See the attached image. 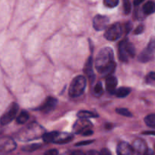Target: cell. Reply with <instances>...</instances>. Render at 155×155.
<instances>
[{
    "label": "cell",
    "instance_id": "7",
    "mask_svg": "<svg viewBox=\"0 0 155 155\" xmlns=\"http://www.w3.org/2000/svg\"><path fill=\"white\" fill-rule=\"evenodd\" d=\"M133 148L134 155H145L148 149L145 141L140 138L135 140L133 144Z\"/></svg>",
    "mask_w": 155,
    "mask_h": 155
},
{
    "label": "cell",
    "instance_id": "17",
    "mask_svg": "<svg viewBox=\"0 0 155 155\" xmlns=\"http://www.w3.org/2000/svg\"><path fill=\"white\" fill-rule=\"evenodd\" d=\"M130 92H131V89L130 88L122 87V88H120L117 90H116L114 94L118 97H126L130 94Z\"/></svg>",
    "mask_w": 155,
    "mask_h": 155
},
{
    "label": "cell",
    "instance_id": "35",
    "mask_svg": "<svg viewBox=\"0 0 155 155\" xmlns=\"http://www.w3.org/2000/svg\"><path fill=\"white\" fill-rule=\"evenodd\" d=\"M145 155H154V151L150 150V149H148V150H147V152L145 153Z\"/></svg>",
    "mask_w": 155,
    "mask_h": 155
},
{
    "label": "cell",
    "instance_id": "29",
    "mask_svg": "<svg viewBox=\"0 0 155 155\" xmlns=\"http://www.w3.org/2000/svg\"><path fill=\"white\" fill-rule=\"evenodd\" d=\"M93 142V141H80V142L77 143L76 144V146H82V145H87V144H91V143Z\"/></svg>",
    "mask_w": 155,
    "mask_h": 155
},
{
    "label": "cell",
    "instance_id": "23",
    "mask_svg": "<svg viewBox=\"0 0 155 155\" xmlns=\"http://www.w3.org/2000/svg\"><path fill=\"white\" fill-rule=\"evenodd\" d=\"M145 50L147 51H148L149 53H152V54L154 55L155 53V37H152L151 40H150L149 43H148V46L145 48Z\"/></svg>",
    "mask_w": 155,
    "mask_h": 155
},
{
    "label": "cell",
    "instance_id": "31",
    "mask_svg": "<svg viewBox=\"0 0 155 155\" xmlns=\"http://www.w3.org/2000/svg\"><path fill=\"white\" fill-rule=\"evenodd\" d=\"M92 134H93V132L92 130H90V129H88V130H86L85 132H83L82 133V135H84V136H89V135H92Z\"/></svg>",
    "mask_w": 155,
    "mask_h": 155
},
{
    "label": "cell",
    "instance_id": "5",
    "mask_svg": "<svg viewBox=\"0 0 155 155\" xmlns=\"http://www.w3.org/2000/svg\"><path fill=\"white\" fill-rule=\"evenodd\" d=\"M18 109H19L18 104H17L16 103H12L0 118V124L2 126H5V125L10 123L16 117Z\"/></svg>",
    "mask_w": 155,
    "mask_h": 155
},
{
    "label": "cell",
    "instance_id": "2",
    "mask_svg": "<svg viewBox=\"0 0 155 155\" xmlns=\"http://www.w3.org/2000/svg\"><path fill=\"white\" fill-rule=\"evenodd\" d=\"M86 86V79L84 76L79 75L73 79L69 88V95L72 97H80L83 94Z\"/></svg>",
    "mask_w": 155,
    "mask_h": 155
},
{
    "label": "cell",
    "instance_id": "10",
    "mask_svg": "<svg viewBox=\"0 0 155 155\" xmlns=\"http://www.w3.org/2000/svg\"><path fill=\"white\" fill-rule=\"evenodd\" d=\"M57 99L52 97H49L45 100L43 104L39 107V109L44 112H48L55 107V106L57 105Z\"/></svg>",
    "mask_w": 155,
    "mask_h": 155
},
{
    "label": "cell",
    "instance_id": "24",
    "mask_svg": "<svg viewBox=\"0 0 155 155\" xmlns=\"http://www.w3.org/2000/svg\"><path fill=\"white\" fill-rule=\"evenodd\" d=\"M116 112L120 115H124V116H132L133 115V114L126 108H117L116 109Z\"/></svg>",
    "mask_w": 155,
    "mask_h": 155
},
{
    "label": "cell",
    "instance_id": "15",
    "mask_svg": "<svg viewBox=\"0 0 155 155\" xmlns=\"http://www.w3.org/2000/svg\"><path fill=\"white\" fill-rule=\"evenodd\" d=\"M143 12L146 15H151L155 12V3L152 1H148L144 5Z\"/></svg>",
    "mask_w": 155,
    "mask_h": 155
},
{
    "label": "cell",
    "instance_id": "27",
    "mask_svg": "<svg viewBox=\"0 0 155 155\" xmlns=\"http://www.w3.org/2000/svg\"><path fill=\"white\" fill-rule=\"evenodd\" d=\"M144 30H145V27H144V26L139 25V26H138L136 29H135L134 33L135 34H140V33H142V32L144 31Z\"/></svg>",
    "mask_w": 155,
    "mask_h": 155
},
{
    "label": "cell",
    "instance_id": "36",
    "mask_svg": "<svg viewBox=\"0 0 155 155\" xmlns=\"http://www.w3.org/2000/svg\"><path fill=\"white\" fill-rule=\"evenodd\" d=\"M150 78H151V79H153V80H155V72H151L150 73Z\"/></svg>",
    "mask_w": 155,
    "mask_h": 155
},
{
    "label": "cell",
    "instance_id": "13",
    "mask_svg": "<svg viewBox=\"0 0 155 155\" xmlns=\"http://www.w3.org/2000/svg\"><path fill=\"white\" fill-rule=\"evenodd\" d=\"M73 139V135L71 134L68 133H62L58 134L56 139L54 140V142L56 144H65V143H68Z\"/></svg>",
    "mask_w": 155,
    "mask_h": 155
},
{
    "label": "cell",
    "instance_id": "18",
    "mask_svg": "<svg viewBox=\"0 0 155 155\" xmlns=\"http://www.w3.org/2000/svg\"><path fill=\"white\" fill-rule=\"evenodd\" d=\"M29 117H30V115H29L28 112H27L25 110L21 111V113L18 115V117L16 119L17 122L18 124H24V123H25L29 119Z\"/></svg>",
    "mask_w": 155,
    "mask_h": 155
},
{
    "label": "cell",
    "instance_id": "4",
    "mask_svg": "<svg viewBox=\"0 0 155 155\" xmlns=\"http://www.w3.org/2000/svg\"><path fill=\"white\" fill-rule=\"evenodd\" d=\"M124 33H125L124 25L120 24V23H116L107 27L104 33V37L108 40L114 41L120 38Z\"/></svg>",
    "mask_w": 155,
    "mask_h": 155
},
{
    "label": "cell",
    "instance_id": "38",
    "mask_svg": "<svg viewBox=\"0 0 155 155\" xmlns=\"http://www.w3.org/2000/svg\"><path fill=\"white\" fill-rule=\"evenodd\" d=\"M154 153H155V144H154Z\"/></svg>",
    "mask_w": 155,
    "mask_h": 155
},
{
    "label": "cell",
    "instance_id": "28",
    "mask_svg": "<svg viewBox=\"0 0 155 155\" xmlns=\"http://www.w3.org/2000/svg\"><path fill=\"white\" fill-rule=\"evenodd\" d=\"M45 155H58V150L57 149H51L47 150L45 153Z\"/></svg>",
    "mask_w": 155,
    "mask_h": 155
},
{
    "label": "cell",
    "instance_id": "26",
    "mask_svg": "<svg viewBox=\"0 0 155 155\" xmlns=\"http://www.w3.org/2000/svg\"><path fill=\"white\" fill-rule=\"evenodd\" d=\"M123 4H124V12L126 14H129L131 12V2L130 0H123Z\"/></svg>",
    "mask_w": 155,
    "mask_h": 155
},
{
    "label": "cell",
    "instance_id": "25",
    "mask_svg": "<svg viewBox=\"0 0 155 155\" xmlns=\"http://www.w3.org/2000/svg\"><path fill=\"white\" fill-rule=\"evenodd\" d=\"M119 3V0H104V4L106 7L114 8Z\"/></svg>",
    "mask_w": 155,
    "mask_h": 155
},
{
    "label": "cell",
    "instance_id": "11",
    "mask_svg": "<svg viewBox=\"0 0 155 155\" xmlns=\"http://www.w3.org/2000/svg\"><path fill=\"white\" fill-rule=\"evenodd\" d=\"M117 85V79L114 76H108L106 79L105 86L106 89L110 94H114L116 91V88Z\"/></svg>",
    "mask_w": 155,
    "mask_h": 155
},
{
    "label": "cell",
    "instance_id": "6",
    "mask_svg": "<svg viewBox=\"0 0 155 155\" xmlns=\"http://www.w3.org/2000/svg\"><path fill=\"white\" fill-rule=\"evenodd\" d=\"M109 18L104 15H96L93 20V27L96 30H102L107 27Z\"/></svg>",
    "mask_w": 155,
    "mask_h": 155
},
{
    "label": "cell",
    "instance_id": "19",
    "mask_svg": "<svg viewBox=\"0 0 155 155\" xmlns=\"http://www.w3.org/2000/svg\"><path fill=\"white\" fill-rule=\"evenodd\" d=\"M77 116L80 119H89L90 118H94V117H96L97 115L95 113L92 112H89V111L86 110H81L77 113Z\"/></svg>",
    "mask_w": 155,
    "mask_h": 155
},
{
    "label": "cell",
    "instance_id": "8",
    "mask_svg": "<svg viewBox=\"0 0 155 155\" xmlns=\"http://www.w3.org/2000/svg\"><path fill=\"white\" fill-rule=\"evenodd\" d=\"M117 155H134V150L133 146L130 144L125 141H121L117 147Z\"/></svg>",
    "mask_w": 155,
    "mask_h": 155
},
{
    "label": "cell",
    "instance_id": "30",
    "mask_svg": "<svg viewBox=\"0 0 155 155\" xmlns=\"http://www.w3.org/2000/svg\"><path fill=\"white\" fill-rule=\"evenodd\" d=\"M100 155H112L110 150L107 148H104L100 152Z\"/></svg>",
    "mask_w": 155,
    "mask_h": 155
},
{
    "label": "cell",
    "instance_id": "1",
    "mask_svg": "<svg viewBox=\"0 0 155 155\" xmlns=\"http://www.w3.org/2000/svg\"><path fill=\"white\" fill-rule=\"evenodd\" d=\"M95 67L100 74L110 76L116 68V62L114 61V52L110 47H104L100 50L95 62Z\"/></svg>",
    "mask_w": 155,
    "mask_h": 155
},
{
    "label": "cell",
    "instance_id": "9",
    "mask_svg": "<svg viewBox=\"0 0 155 155\" xmlns=\"http://www.w3.org/2000/svg\"><path fill=\"white\" fill-rule=\"evenodd\" d=\"M92 123L87 119H80V120L75 123L74 126V131L76 133H83L86 130L90 129Z\"/></svg>",
    "mask_w": 155,
    "mask_h": 155
},
{
    "label": "cell",
    "instance_id": "33",
    "mask_svg": "<svg viewBox=\"0 0 155 155\" xmlns=\"http://www.w3.org/2000/svg\"><path fill=\"white\" fill-rule=\"evenodd\" d=\"M71 155H86V153H84L81 150H74L71 153Z\"/></svg>",
    "mask_w": 155,
    "mask_h": 155
},
{
    "label": "cell",
    "instance_id": "37",
    "mask_svg": "<svg viewBox=\"0 0 155 155\" xmlns=\"http://www.w3.org/2000/svg\"><path fill=\"white\" fill-rule=\"evenodd\" d=\"M144 134H146V135H155V132H144Z\"/></svg>",
    "mask_w": 155,
    "mask_h": 155
},
{
    "label": "cell",
    "instance_id": "21",
    "mask_svg": "<svg viewBox=\"0 0 155 155\" xmlns=\"http://www.w3.org/2000/svg\"><path fill=\"white\" fill-rule=\"evenodd\" d=\"M40 147H41L40 144H30V145H27L25 146V147H24L22 148V150L26 152H33L34 151V150L39 149Z\"/></svg>",
    "mask_w": 155,
    "mask_h": 155
},
{
    "label": "cell",
    "instance_id": "12",
    "mask_svg": "<svg viewBox=\"0 0 155 155\" xmlns=\"http://www.w3.org/2000/svg\"><path fill=\"white\" fill-rule=\"evenodd\" d=\"M16 147V144L15 141L12 139H8L0 144V150L3 152H11L15 150Z\"/></svg>",
    "mask_w": 155,
    "mask_h": 155
},
{
    "label": "cell",
    "instance_id": "34",
    "mask_svg": "<svg viewBox=\"0 0 155 155\" xmlns=\"http://www.w3.org/2000/svg\"><path fill=\"white\" fill-rule=\"evenodd\" d=\"M144 1H145V0H134V1H133V4H134V5L137 6L139 5L140 4H142Z\"/></svg>",
    "mask_w": 155,
    "mask_h": 155
},
{
    "label": "cell",
    "instance_id": "22",
    "mask_svg": "<svg viewBox=\"0 0 155 155\" xmlns=\"http://www.w3.org/2000/svg\"><path fill=\"white\" fill-rule=\"evenodd\" d=\"M104 92V90H103L102 84L101 82H98V83L95 84V86L94 87L93 89V93L95 96H101V94Z\"/></svg>",
    "mask_w": 155,
    "mask_h": 155
},
{
    "label": "cell",
    "instance_id": "14",
    "mask_svg": "<svg viewBox=\"0 0 155 155\" xmlns=\"http://www.w3.org/2000/svg\"><path fill=\"white\" fill-rule=\"evenodd\" d=\"M84 71L86 75L89 77V79L94 78V72L93 68H92V58L89 57V59L86 62V65H85Z\"/></svg>",
    "mask_w": 155,
    "mask_h": 155
},
{
    "label": "cell",
    "instance_id": "16",
    "mask_svg": "<svg viewBox=\"0 0 155 155\" xmlns=\"http://www.w3.org/2000/svg\"><path fill=\"white\" fill-rule=\"evenodd\" d=\"M59 132H48V133H45L42 135V139L45 142H54Z\"/></svg>",
    "mask_w": 155,
    "mask_h": 155
},
{
    "label": "cell",
    "instance_id": "3",
    "mask_svg": "<svg viewBox=\"0 0 155 155\" xmlns=\"http://www.w3.org/2000/svg\"><path fill=\"white\" fill-rule=\"evenodd\" d=\"M136 54V49L133 44L127 40L121 41L119 44V58L124 62L128 61L129 58H133Z\"/></svg>",
    "mask_w": 155,
    "mask_h": 155
},
{
    "label": "cell",
    "instance_id": "32",
    "mask_svg": "<svg viewBox=\"0 0 155 155\" xmlns=\"http://www.w3.org/2000/svg\"><path fill=\"white\" fill-rule=\"evenodd\" d=\"M86 155H100V153L99 152L96 151V150H89V151H88L87 153H86Z\"/></svg>",
    "mask_w": 155,
    "mask_h": 155
},
{
    "label": "cell",
    "instance_id": "20",
    "mask_svg": "<svg viewBox=\"0 0 155 155\" xmlns=\"http://www.w3.org/2000/svg\"><path fill=\"white\" fill-rule=\"evenodd\" d=\"M145 122L148 126L155 129V114H149L145 118Z\"/></svg>",
    "mask_w": 155,
    "mask_h": 155
}]
</instances>
